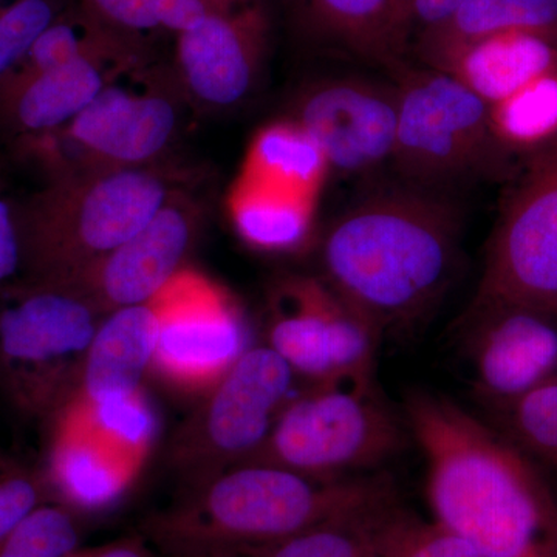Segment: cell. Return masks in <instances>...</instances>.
Returning <instances> with one entry per match:
<instances>
[{
  "mask_svg": "<svg viewBox=\"0 0 557 557\" xmlns=\"http://www.w3.org/2000/svg\"><path fill=\"white\" fill-rule=\"evenodd\" d=\"M474 300L557 314V139L533 152L512 188Z\"/></svg>",
  "mask_w": 557,
  "mask_h": 557,
  "instance_id": "obj_12",
  "label": "cell"
},
{
  "mask_svg": "<svg viewBox=\"0 0 557 557\" xmlns=\"http://www.w3.org/2000/svg\"><path fill=\"white\" fill-rule=\"evenodd\" d=\"M409 437L405 418L381 394L375 370H347L300 387L247 463L344 478L381 467Z\"/></svg>",
  "mask_w": 557,
  "mask_h": 557,
  "instance_id": "obj_5",
  "label": "cell"
},
{
  "mask_svg": "<svg viewBox=\"0 0 557 557\" xmlns=\"http://www.w3.org/2000/svg\"><path fill=\"white\" fill-rule=\"evenodd\" d=\"M395 170L409 185L443 190L496 174L507 152L490 124V106L435 69L399 70Z\"/></svg>",
  "mask_w": 557,
  "mask_h": 557,
  "instance_id": "obj_8",
  "label": "cell"
},
{
  "mask_svg": "<svg viewBox=\"0 0 557 557\" xmlns=\"http://www.w3.org/2000/svg\"><path fill=\"white\" fill-rule=\"evenodd\" d=\"M21 269V245L16 220L10 205L0 197V285Z\"/></svg>",
  "mask_w": 557,
  "mask_h": 557,
  "instance_id": "obj_34",
  "label": "cell"
},
{
  "mask_svg": "<svg viewBox=\"0 0 557 557\" xmlns=\"http://www.w3.org/2000/svg\"><path fill=\"white\" fill-rule=\"evenodd\" d=\"M226 207L237 236L248 247L267 252H292L309 244L318 199L239 174L230 190Z\"/></svg>",
  "mask_w": 557,
  "mask_h": 557,
  "instance_id": "obj_21",
  "label": "cell"
},
{
  "mask_svg": "<svg viewBox=\"0 0 557 557\" xmlns=\"http://www.w3.org/2000/svg\"><path fill=\"white\" fill-rule=\"evenodd\" d=\"M2 460H3V458H2V457H0V463H2Z\"/></svg>",
  "mask_w": 557,
  "mask_h": 557,
  "instance_id": "obj_37",
  "label": "cell"
},
{
  "mask_svg": "<svg viewBox=\"0 0 557 557\" xmlns=\"http://www.w3.org/2000/svg\"><path fill=\"white\" fill-rule=\"evenodd\" d=\"M412 0H392V13H394L395 42L399 54L406 50L409 42V9Z\"/></svg>",
  "mask_w": 557,
  "mask_h": 557,
  "instance_id": "obj_35",
  "label": "cell"
},
{
  "mask_svg": "<svg viewBox=\"0 0 557 557\" xmlns=\"http://www.w3.org/2000/svg\"><path fill=\"white\" fill-rule=\"evenodd\" d=\"M200 223V208L178 190L135 236L112 249L67 287L102 314L148 304L180 270ZM61 285V284H60Z\"/></svg>",
  "mask_w": 557,
  "mask_h": 557,
  "instance_id": "obj_17",
  "label": "cell"
},
{
  "mask_svg": "<svg viewBox=\"0 0 557 557\" xmlns=\"http://www.w3.org/2000/svg\"><path fill=\"white\" fill-rule=\"evenodd\" d=\"M46 479L62 500L102 509L138 478L157 435V417L141 391L91 399L76 392L53 417Z\"/></svg>",
  "mask_w": 557,
  "mask_h": 557,
  "instance_id": "obj_9",
  "label": "cell"
},
{
  "mask_svg": "<svg viewBox=\"0 0 557 557\" xmlns=\"http://www.w3.org/2000/svg\"><path fill=\"white\" fill-rule=\"evenodd\" d=\"M269 38L260 0H236L175 36V73L182 89L200 104L228 109L258 83Z\"/></svg>",
  "mask_w": 557,
  "mask_h": 557,
  "instance_id": "obj_16",
  "label": "cell"
},
{
  "mask_svg": "<svg viewBox=\"0 0 557 557\" xmlns=\"http://www.w3.org/2000/svg\"><path fill=\"white\" fill-rule=\"evenodd\" d=\"M330 172L313 137L295 120L262 127L249 143L240 174L317 197Z\"/></svg>",
  "mask_w": 557,
  "mask_h": 557,
  "instance_id": "obj_24",
  "label": "cell"
},
{
  "mask_svg": "<svg viewBox=\"0 0 557 557\" xmlns=\"http://www.w3.org/2000/svg\"><path fill=\"white\" fill-rule=\"evenodd\" d=\"M463 325L472 386L486 410L507 406L557 379V314L474 300Z\"/></svg>",
  "mask_w": 557,
  "mask_h": 557,
  "instance_id": "obj_14",
  "label": "cell"
},
{
  "mask_svg": "<svg viewBox=\"0 0 557 557\" xmlns=\"http://www.w3.org/2000/svg\"><path fill=\"white\" fill-rule=\"evenodd\" d=\"M381 336L324 277H285L271 292L267 346L306 383L375 370Z\"/></svg>",
  "mask_w": 557,
  "mask_h": 557,
  "instance_id": "obj_13",
  "label": "cell"
},
{
  "mask_svg": "<svg viewBox=\"0 0 557 557\" xmlns=\"http://www.w3.org/2000/svg\"><path fill=\"white\" fill-rule=\"evenodd\" d=\"M292 120L318 143L330 171L370 172L394 156L397 86L357 78L321 81L299 95Z\"/></svg>",
  "mask_w": 557,
  "mask_h": 557,
  "instance_id": "obj_15",
  "label": "cell"
},
{
  "mask_svg": "<svg viewBox=\"0 0 557 557\" xmlns=\"http://www.w3.org/2000/svg\"><path fill=\"white\" fill-rule=\"evenodd\" d=\"M487 423L531 460L557 469V379L487 410Z\"/></svg>",
  "mask_w": 557,
  "mask_h": 557,
  "instance_id": "obj_27",
  "label": "cell"
},
{
  "mask_svg": "<svg viewBox=\"0 0 557 557\" xmlns=\"http://www.w3.org/2000/svg\"><path fill=\"white\" fill-rule=\"evenodd\" d=\"M47 486L46 475L3 458L0 463V539L44 505Z\"/></svg>",
  "mask_w": 557,
  "mask_h": 557,
  "instance_id": "obj_31",
  "label": "cell"
},
{
  "mask_svg": "<svg viewBox=\"0 0 557 557\" xmlns=\"http://www.w3.org/2000/svg\"><path fill=\"white\" fill-rule=\"evenodd\" d=\"M156 311L150 372L182 394H207L249 348L244 310L228 289L182 269L149 300Z\"/></svg>",
  "mask_w": 557,
  "mask_h": 557,
  "instance_id": "obj_11",
  "label": "cell"
},
{
  "mask_svg": "<svg viewBox=\"0 0 557 557\" xmlns=\"http://www.w3.org/2000/svg\"><path fill=\"white\" fill-rule=\"evenodd\" d=\"M434 520L480 557H557V500L536 461L449 398L409 392Z\"/></svg>",
  "mask_w": 557,
  "mask_h": 557,
  "instance_id": "obj_1",
  "label": "cell"
},
{
  "mask_svg": "<svg viewBox=\"0 0 557 557\" xmlns=\"http://www.w3.org/2000/svg\"><path fill=\"white\" fill-rule=\"evenodd\" d=\"M395 490L387 474L317 478L267 463H240L208 475L157 528L183 548L255 549L321 525Z\"/></svg>",
  "mask_w": 557,
  "mask_h": 557,
  "instance_id": "obj_3",
  "label": "cell"
},
{
  "mask_svg": "<svg viewBox=\"0 0 557 557\" xmlns=\"http://www.w3.org/2000/svg\"><path fill=\"white\" fill-rule=\"evenodd\" d=\"M298 375L270 346L249 347L178 432L175 461L205 478L247 463L292 398Z\"/></svg>",
  "mask_w": 557,
  "mask_h": 557,
  "instance_id": "obj_10",
  "label": "cell"
},
{
  "mask_svg": "<svg viewBox=\"0 0 557 557\" xmlns=\"http://www.w3.org/2000/svg\"><path fill=\"white\" fill-rule=\"evenodd\" d=\"M157 332L150 302L110 311L91 341L81 394L104 399L139 391L156 354Z\"/></svg>",
  "mask_w": 557,
  "mask_h": 557,
  "instance_id": "obj_20",
  "label": "cell"
},
{
  "mask_svg": "<svg viewBox=\"0 0 557 557\" xmlns=\"http://www.w3.org/2000/svg\"><path fill=\"white\" fill-rule=\"evenodd\" d=\"M78 530L67 509L40 505L24 522L0 539V557H70Z\"/></svg>",
  "mask_w": 557,
  "mask_h": 557,
  "instance_id": "obj_28",
  "label": "cell"
},
{
  "mask_svg": "<svg viewBox=\"0 0 557 557\" xmlns=\"http://www.w3.org/2000/svg\"><path fill=\"white\" fill-rule=\"evenodd\" d=\"M180 89L145 62L121 73L61 129L22 138L51 175L159 164L182 127Z\"/></svg>",
  "mask_w": 557,
  "mask_h": 557,
  "instance_id": "obj_7",
  "label": "cell"
},
{
  "mask_svg": "<svg viewBox=\"0 0 557 557\" xmlns=\"http://www.w3.org/2000/svg\"><path fill=\"white\" fill-rule=\"evenodd\" d=\"M403 511L395 487L298 536L248 552L255 557H381Z\"/></svg>",
  "mask_w": 557,
  "mask_h": 557,
  "instance_id": "obj_23",
  "label": "cell"
},
{
  "mask_svg": "<svg viewBox=\"0 0 557 557\" xmlns=\"http://www.w3.org/2000/svg\"><path fill=\"white\" fill-rule=\"evenodd\" d=\"M141 53L89 54L27 78L0 81V116L22 138L61 129L121 73L141 64Z\"/></svg>",
  "mask_w": 557,
  "mask_h": 557,
  "instance_id": "obj_18",
  "label": "cell"
},
{
  "mask_svg": "<svg viewBox=\"0 0 557 557\" xmlns=\"http://www.w3.org/2000/svg\"><path fill=\"white\" fill-rule=\"evenodd\" d=\"M81 9L135 42L161 32L150 0H81Z\"/></svg>",
  "mask_w": 557,
  "mask_h": 557,
  "instance_id": "obj_32",
  "label": "cell"
},
{
  "mask_svg": "<svg viewBox=\"0 0 557 557\" xmlns=\"http://www.w3.org/2000/svg\"><path fill=\"white\" fill-rule=\"evenodd\" d=\"M461 219L443 190L405 183L375 190L335 220L324 278L380 330L420 324L456 273Z\"/></svg>",
  "mask_w": 557,
  "mask_h": 557,
  "instance_id": "obj_2",
  "label": "cell"
},
{
  "mask_svg": "<svg viewBox=\"0 0 557 557\" xmlns=\"http://www.w3.org/2000/svg\"><path fill=\"white\" fill-rule=\"evenodd\" d=\"M505 33L557 35V0H468L453 20L418 38V53L435 69L454 51Z\"/></svg>",
  "mask_w": 557,
  "mask_h": 557,
  "instance_id": "obj_22",
  "label": "cell"
},
{
  "mask_svg": "<svg viewBox=\"0 0 557 557\" xmlns=\"http://www.w3.org/2000/svg\"><path fill=\"white\" fill-rule=\"evenodd\" d=\"M381 557H480L475 549L438 522L405 511L392 527Z\"/></svg>",
  "mask_w": 557,
  "mask_h": 557,
  "instance_id": "obj_29",
  "label": "cell"
},
{
  "mask_svg": "<svg viewBox=\"0 0 557 557\" xmlns=\"http://www.w3.org/2000/svg\"><path fill=\"white\" fill-rule=\"evenodd\" d=\"M468 0H412L409 9V38L442 27L453 20Z\"/></svg>",
  "mask_w": 557,
  "mask_h": 557,
  "instance_id": "obj_33",
  "label": "cell"
},
{
  "mask_svg": "<svg viewBox=\"0 0 557 557\" xmlns=\"http://www.w3.org/2000/svg\"><path fill=\"white\" fill-rule=\"evenodd\" d=\"M490 124L505 150H536L557 139V70L490 106Z\"/></svg>",
  "mask_w": 557,
  "mask_h": 557,
  "instance_id": "obj_26",
  "label": "cell"
},
{
  "mask_svg": "<svg viewBox=\"0 0 557 557\" xmlns=\"http://www.w3.org/2000/svg\"><path fill=\"white\" fill-rule=\"evenodd\" d=\"M314 20L333 38L372 61L397 64L392 0H307Z\"/></svg>",
  "mask_w": 557,
  "mask_h": 557,
  "instance_id": "obj_25",
  "label": "cell"
},
{
  "mask_svg": "<svg viewBox=\"0 0 557 557\" xmlns=\"http://www.w3.org/2000/svg\"><path fill=\"white\" fill-rule=\"evenodd\" d=\"M183 185L160 163L51 175L13 209L25 278L70 284L148 225Z\"/></svg>",
  "mask_w": 557,
  "mask_h": 557,
  "instance_id": "obj_4",
  "label": "cell"
},
{
  "mask_svg": "<svg viewBox=\"0 0 557 557\" xmlns=\"http://www.w3.org/2000/svg\"><path fill=\"white\" fill-rule=\"evenodd\" d=\"M435 70L454 76L491 106L556 72L557 46L552 36L505 33L461 47Z\"/></svg>",
  "mask_w": 557,
  "mask_h": 557,
  "instance_id": "obj_19",
  "label": "cell"
},
{
  "mask_svg": "<svg viewBox=\"0 0 557 557\" xmlns=\"http://www.w3.org/2000/svg\"><path fill=\"white\" fill-rule=\"evenodd\" d=\"M70 557H146L145 553L131 544L110 545V547L97 549V552L87 553V555H75Z\"/></svg>",
  "mask_w": 557,
  "mask_h": 557,
  "instance_id": "obj_36",
  "label": "cell"
},
{
  "mask_svg": "<svg viewBox=\"0 0 557 557\" xmlns=\"http://www.w3.org/2000/svg\"><path fill=\"white\" fill-rule=\"evenodd\" d=\"M57 16L53 0H14L0 9V79L20 64Z\"/></svg>",
  "mask_w": 557,
  "mask_h": 557,
  "instance_id": "obj_30",
  "label": "cell"
},
{
  "mask_svg": "<svg viewBox=\"0 0 557 557\" xmlns=\"http://www.w3.org/2000/svg\"><path fill=\"white\" fill-rule=\"evenodd\" d=\"M100 314L67 285H0V392L14 409L50 420L79 391Z\"/></svg>",
  "mask_w": 557,
  "mask_h": 557,
  "instance_id": "obj_6",
  "label": "cell"
}]
</instances>
